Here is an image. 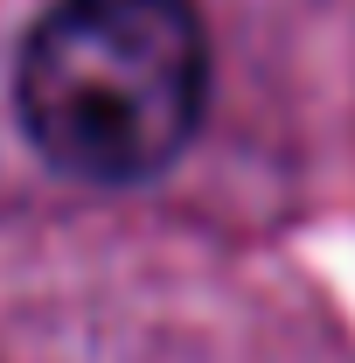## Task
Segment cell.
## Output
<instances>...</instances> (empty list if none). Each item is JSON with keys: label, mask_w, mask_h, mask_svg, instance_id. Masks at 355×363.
I'll use <instances>...</instances> for the list:
<instances>
[{"label": "cell", "mask_w": 355, "mask_h": 363, "mask_svg": "<svg viewBox=\"0 0 355 363\" xmlns=\"http://www.w3.org/2000/svg\"><path fill=\"white\" fill-rule=\"evenodd\" d=\"M209 112L195 0H49L14 56V119L56 175L133 189L175 168Z\"/></svg>", "instance_id": "obj_1"}]
</instances>
